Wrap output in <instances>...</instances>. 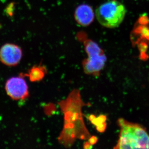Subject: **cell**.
I'll return each instance as SVG.
<instances>
[{"mask_svg": "<svg viewBox=\"0 0 149 149\" xmlns=\"http://www.w3.org/2000/svg\"><path fill=\"white\" fill-rule=\"evenodd\" d=\"M64 115V125L58 138L59 143L65 148H70L77 139L88 140L91 136L84 124L82 109L84 105L80 91L74 89L66 99L58 103Z\"/></svg>", "mask_w": 149, "mask_h": 149, "instance_id": "6da1fadb", "label": "cell"}, {"mask_svg": "<svg viewBox=\"0 0 149 149\" xmlns=\"http://www.w3.org/2000/svg\"><path fill=\"white\" fill-rule=\"evenodd\" d=\"M119 139L114 149H149V134L144 127L123 118H119Z\"/></svg>", "mask_w": 149, "mask_h": 149, "instance_id": "7a4b0ae2", "label": "cell"}, {"mask_svg": "<svg viewBox=\"0 0 149 149\" xmlns=\"http://www.w3.org/2000/svg\"><path fill=\"white\" fill-rule=\"evenodd\" d=\"M127 10L124 4L116 0L103 3L96 10L97 20L103 26L108 28L118 27L123 21Z\"/></svg>", "mask_w": 149, "mask_h": 149, "instance_id": "3957f363", "label": "cell"}, {"mask_svg": "<svg viewBox=\"0 0 149 149\" xmlns=\"http://www.w3.org/2000/svg\"><path fill=\"white\" fill-rule=\"evenodd\" d=\"M88 58L83 61L84 73L94 76H99L101 70L104 68L107 61V57L104 52L97 44L91 40L84 43Z\"/></svg>", "mask_w": 149, "mask_h": 149, "instance_id": "277c9868", "label": "cell"}, {"mask_svg": "<svg viewBox=\"0 0 149 149\" xmlns=\"http://www.w3.org/2000/svg\"><path fill=\"white\" fill-rule=\"evenodd\" d=\"M5 89L8 96L15 100H24L29 96L28 86L22 76L9 78L6 82Z\"/></svg>", "mask_w": 149, "mask_h": 149, "instance_id": "5b68a950", "label": "cell"}, {"mask_svg": "<svg viewBox=\"0 0 149 149\" xmlns=\"http://www.w3.org/2000/svg\"><path fill=\"white\" fill-rule=\"evenodd\" d=\"M22 51L18 45L6 44L0 48V61L8 66H15L21 61Z\"/></svg>", "mask_w": 149, "mask_h": 149, "instance_id": "8992f818", "label": "cell"}, {"mask_svg": "<svg viewBox=\"0 0 149 149\" xmlns=\"http://www.w3.org/2000/svg\"><path fill=\"white\" fill-rule=\"evenodd\" d=\"M74 16L78 23L83 26L89 25L94 18L93 9L90 6L86 4L79 6L75 12Z\"/></svg>", "mask_w": 149, "mask_h": 149, "instance_id": "52a82bcc", "label": "cell"}, {"mask_svg": "<svg viewBox=\"0 0 149 149\" xmlns=\"http://www.w3.org/2000/svg\"><path fill=\"white\" fill-rule=\"evenodd\" d=\"M47 73L45 68L42 66H35L30 69L27 76L32 82H39L42 80Z\"/></svg>", "mask_w": 149, "mask_h": 149, "instance_id": "ba28073f", "label": "cell"}, {"mask_svg": "<svg viewBox=\"0 0 149 149\" xmlns=\"http://www.w3.org/2000/svg\"><path fill=\"white\" fill-rule=\"evenodd\" d=\"M107 119V116L105 115H100L97 117H95L93 119L91 120L90 122L93 125H95L96 127L100 124L106 122Z\"/></svg>", "mask_w": 149, "mask_h": 149, "instance_id": "9c48e42d", "label": "cell"}, {"mask_svg": "<svg viewBox=\"0 0 149 149\" xmlns=\"http://www.w3.org/2000/svg\"><path fill=\"white\" fill-rule=\"evenodd\" d=\"M106 128H107V124L106 122L103 123L96 126V130L100 133L104 132L106 130Z\"/></svg>", "mask_w": 149, "mask_h": 149, "instance_id": "30bf717a", "label": "cell"}, {"mask_svg": "<svg viewBox=\"0 0 149 149\" xmlns=\"http://www.w3.org/2000/svg\"><path fill=\"white\" fill-rule=\"evenodd\" d=\"M141 33L143 37L149 40V29L144 27L141 30Z\"/></svg>", "mask_w": 149, "mask_h": 149, "instance_id": "8fae6325", "label": "cell"}, {"mask_svg": "<svg viewBox=\"0 0 149 149\" xmlns=\"http://www.w3.org/2000/svg\"><path fill=\"white\" fill-rule=\"evenodd\" d=\"M88 140V142H89L90 144H91L92 145H94L97 142L98 139L97 136H90Z\"/></svg>", "mask_w": 149, "mask_h": 149, "instance_id": "7c38bea8", "label": "cell"}, {"mask_svg": "<svg viewBox=\"0 0 149 149\" xmlns=\"http://www.w3.org/2000/svg\"><path fill=\"white\" fill-rule=\"evenodd\" d=\"M92 146H93V145L90 144L89 143V142L86 141V142H84V146H83V147L85 149H90L92 148Z\"/></svg>", "mask_w": 149, "mask_h": 149, "instance_id": "4fadbf2b", "label": "cell"}]
</instances>
